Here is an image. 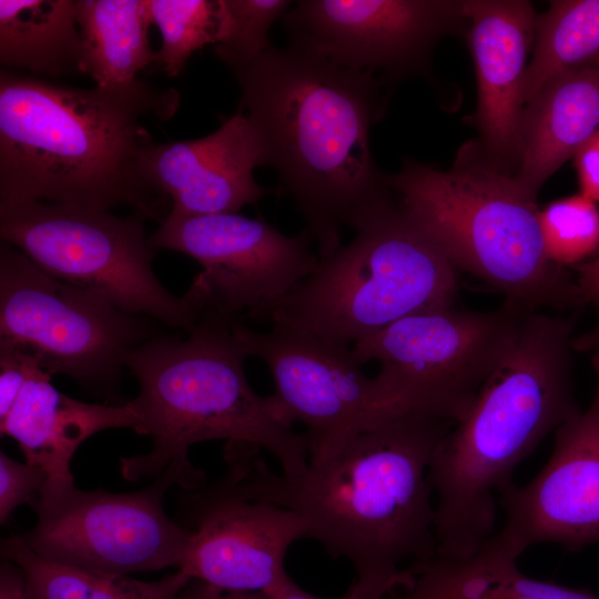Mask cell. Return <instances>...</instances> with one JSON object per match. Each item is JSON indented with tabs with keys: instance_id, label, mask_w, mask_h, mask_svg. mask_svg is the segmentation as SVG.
<instances>
[{
	"instance_id": "1",
	"label": "cell",
	"mask_w": 599,
	"mask_h": 599,
	"mask_svg": "<svg viewBox=\"0 0 599 599\" xmlns=\"http://www.w3.org/2000/svg\"><path fill=\"white\" fill-rule=\"evenodd\" d=\"M454 425L406 413L293 476L271 471L253 445L226 443L223 455L250 496L295 512L307 526V538L354 566L348 592L356 599H383L409 585L402 568L406 560L436 556L427 471Z\"/></svg>"
},
{
	"instance_id": "2",
	"label": "cell",
	"mask_w": 599,
	"mask_h": 599,
	"mask_svg": "<svg viewBox=\"0 0 599 599\" xmlns=\"http://www.w3.org/2000/svg\"><path fill=\"white\" fill-rule=\"evenodd\" d=\"M233 74L266 165L294 200L319 258L331 255L344 224L356 229L393 201L369 144L385 110L384 81L292 43L271 45Z\"/></svg>"
},
{
	"instance_id": "3",
	"label": "cell",
	"mask_w": 599,
	"mask_h": 599,
	"mask_svg": "<svg viewBox=\"0 0 599 599\" xmlns=\"http://www.w3.org/2000/svg\"><path fill=\"white\" fill-rule=\"evenodd\" d=\"M179 101L177 91L142 80L83 89L2 69L0 204L129 205L159 217L165 196L144 173L154 141L142 120L170 119Z\"/></svg>"
},
{
	"instance_id": "4",
	"label": "cell",
	"mask_w": 599,
	"mask_h": 599,
	"mask_svg": "<svg viewBox=\"0 0 599 599\" xmlns=\"http://www.w3.org/2000/svg\"><path fill=\"white\" fill-rule=\"evenodd\" d=\"M576 316L529 308L465 417L437 445L427 471L437 494L436 556L476 554L495 535L496 493L581 412L572 380Z\"/></svg>"
},
{
	"instance_id": "5",
	"label": "cell",
	"mask_w": 599,
	"mask_h": 599,
	"mask_svg": "<svg viewBox=\"0 0 599 599\" xmlns=\"http://www.w3.org/2000/svg\"><path fill=\"white\" fill-rule=\"evenodd\" d=\"M233 326L200 318L185 338L154 336L128 353L125 367L139 383L138 396L128 400L134 430L149 436L152 448L121 458L125 479L156 478L172 463L191 465V446L219 439L266 449L287 476L306 468L305 435L294 432L271 395L250 386L247 355Z\"/></svg>"
},
{
	"instance_id": "6",
	"label": "cell",
	"mask_w": 599,
	"mask_h": 599,
	"mask_svg": "<svg viewBox=\"0 0 599 599\" xmlns=\"http://www.w3.org/2000/svg\"><path fill=\"white\" fill-rule=\"evenodd\" d=\"M386 182L457 270L537 309L585 303L577 281L546 256L536 195L479 142L461 145L449 170L406 160Z\"/></svg>"
},
{
	"instance_id": "7",
	"label": "cell",
	"mask_w": 599,
	"mask_h": 599,
	"mask_svg": "<svg viewBox=\"0 0 599 599\" xmlns=\"http://www.w3.org/2000/svg\"><path fill=\"white\" fill-rule=\"evenodd\" d=\"M355 230L351 243L319 258L271 321L348 345L409 315L454 306L457 268L398 203Z\"/></svg>"
},
{
	"instance_id": "8",
	"label": "cell",
	"mask_w": 599,
	"mask_h": 599,
	"mask_svg": "<svg viewBox=\"0 0 599 599\" xmlns=\"http://www.w3.org/2000/svg\"><path fill=\"white\" fill-rule=\"evenodd\" d=\"M145 219L40 201L7 203L0 204V236L50 275L98 292L126 313L187 331L197 309L156 277Z\"/></svg>"
},
{
	"instance_id": "9",
	"label": "cell",
	"mask_w": 599,
	"mask_h": 599,
	"mask_svg": "<svg viewBox=\"0 0 599 599\" xmlns=\"http://www.w3.org/2000/svg\"><path fill=\"white\" fill-rule=\"evenodd\" d=\"M151 332L142 315L50 275L1 243L0 342L22 347L50 375L112 397L128 353L154 337Z\"/></svg>"
},
{
	"instance_id": "10",
	"label": "cell",
	"mask_w": 599,
	"mask_h": 599,
	"mask_svg": "<svg viewBox=\"0 0 599 599\" xmlns=\"http://www.w3.org/2000/svg\"><path fill=\"white\" fill-rule=\"evenodd\" d=\"M173 485L203 487L205 474L172 463L149 487L123 494L48 478L33 508L37 522L20 537L38 555L79 568L119 575L179 568L192 532L164 510Z\"/></svg>"
},
{
	"instance_id": "11",
	"label": "cell",
	"mask_w": 599,
	"mask_h": 599,
	"mask_svg": "<svg viewBox=\"0 0 599 599\" xmlns=\"http://www.w3.org/2000/svg\"><path fill=\"white\" fill-rule=\"evenodd\" d=\"M530 307L507 300L497 309L454 306L413 314L358 341L353 352L363 365L380 364L375 380L404 414L458 423L499 361Z\"/></svg>"
},
{
	"instance_id": "12",
	"label": "cell",
	"mask_w": 599,
	"mask_h": 599,
	"mask_svg": "<svg viewBox=\"0 0 599 599\" xmlns=\"http://www.w3.org/2000/svg\"><path fill=\"white\" fill-rule=\"evenodd\" d=\"M312 235L277 231L238 213L166 215L150 235L156 248L181 252L203 271L185 293L199 318L231 325L268 316L319 264ZM197 318V319H199Z\"/></svg>"
},
{
	"instance_id": "13",
	"label": "cell",
	"mask_w": 599,
	"mask_h": 599,
	"mask_svg": "<svg viewBox=\"0 0 599 599\" xmlns=\"http://www.w3.org/2000/svg\"><path fill=\"white\" fill-rule=\"evenodd\" d=\"M233 333L247 356L267 365L282 417L305 427L308 463L329 458L361 433L404 414L364 374L348 345L278 321L266 332L235 324Z\"/></svg>"
},
{
	"instance_id": "14",
	"label": "cell",
	"mask_w": 599,
	"mask_h": 599,
	"mask_svg": "<svg viewBox=\"0 0 599 599\" xmlns=\"http://www.w3.org/2000/svg\"><path fill=\"white\" fill-rule=\"evenodd\" d=\"M179 499L180 524L192 537L177 570L224 590H268L287 576L290 547L307 538L302 518L250 496L227 467Z\"/></svg>"
},
{
	"instance_id": "15",
	"label": "cell",
	"mask_w": 599,
	"mask_h": 599,
	"mask_svg": "<svg viewBox=\"0 0 599 599\" xmlns=\"http://www.w3.org/2000/svg\"><path fill=\"white\" fill-rule=\"evenodd\" d=\"M283 17L292 44L346 69L399 77L465 17L461 1L301 0Z\"/></svg>"
},
{
	"instance_id": "16",
	"label": "cell",
	"mask_w": 599,
	"mask_h": 599,
	"mask_svg": "<svg viewBox=\"0 0 599 599\" xmlns=\"http://www.w3.org/2000/svg\"><path fill=\"white\" fill-rule=\"evenodd\" d=\"M592 352L591 404L555 430L550 458L527 485L499 493L506 521L494 538L519 556L536 544L577 551L599 542V347Z\"/></svg>"
},
{
	"instance_id": "17",
	"label": "cell",
	"mask_w": 599,
	"mask_h": 599,
	"mask_svg": "<svg viewBox=\"0 0 599 599\" xmlns=\"http://www.w3.org/2000/svg\"><path fill=\"white\" fill-rule=\"evenodd\" d=\"M260 135L242 110L213 133L194 140L154 142L143 160L152 186L172 202L169 215L237 213L273 192L253 172L266 165Z\"/></svg>"
},
{
	"instance_id": "18",
	"label": "cell",
	"mask_w": 599,
	"mask_h": 599,
	"mask_svg": "<svg viewBox=\"0 0 599 599\" xmlns=\"http://www.w3.org/2000/svg\"><path fill=\"white\" fill-rule=\"evenodd\" d=\"M461 10L470 22L479 143L494 163L511 172L512 164L519 166L526 59L538 16L521 0H467Z\"/></svg>"
},
{
	"instance_id": "19",
	"label": "cell",
	"mask_w": 599,
	"mask_h": 599,
	"mask_svg": "<svg viewBox=\"0 0 599 599\" xmlns=\"http://www.w3.org/2000/svg\"><path fill=\"white\" fill-rule=\"evenodd\" d=\"M135 424L128 402L103 405L71 398L51 384L49 373L37 367L0 430L18 441L26 461L45 470L50 480L71 481V460L84 440L110 428L134 430Z\"/></svg>"
},
{
	"instance_id": "20",
	"label": "cell",
	"mask_w": 599,
	"mask_h": 599,
	"mask_svg": "<svg viewBox=\"0 0 599 599\" xmlns=\"http://www.w3.org/2000/svg\"><path fill=\"white\" fill-rule=\"evenodd\" d=\"M599 130V67L567 72L524 108L519 183L537 196L541 185Z\"/></svg>"
},
{
	"instance_id": "21",
	"label": "cell",
	"mask_w": 599,
	"mask_h": 599,
	"mask_svg": "<svg viewBox=\"0 0 599 599\" xmlns=\"http://www.w3.org/2000/svg\"><path fill=\"white\" fill-rule=\"evenodd\" d=\"M518 557L491 537L465 559L434 556L415 561L406 568L409 585L395 599H599L587 589L525 575Z\"/></svg>"
},
{
	"instance_id": "22",
	"label": "cell",
	"mask_w": 599,
	"mask_h": 599,
	"mask_svg": "<svg viewBox=\"0 0 599 599\" xmlns=\"http://www.w3.org/2000/svg\"><path fill=\"white\" fill-rule=\"evenodd\" d=\"M77 0H0V62L50 77L81 71Z\"/></svg>"
},
{
	"instance_id": "23",
	"label": "cell",
	"mask_w": 599,
	"mask_h": 599,
	"mask_svg": "<svg viewBox=\"0 0 599 599\" xmlns=\"http://www.w3.org/2000/svg\"><path fill=\"white\" fill-rule=\"evenodd\" d=\"M81 34V71L99 87L134 82L156 62L150 44L148 0H77Z\"/></svg>"
},
{
	"instance_id": "24",
	"label": "cell",
	"mask_w": 599,
	"mask_h": 599,
	"mask_svg": "<svg viewBox=\"0 0 599 599\" xmlns=\"http://www.w3.org/2000/svg\"><path fill=\"white\" fill-rule=\"evenodd\" d=\"M1 558L22 571L26 599H177L191 580L181 570L143 581L60 564L34 552L20 535L2 539Z\"/></svg>"
},
{
	"instance_id": "25",
	"label": "cell",
	"mask_w": 599,
	"mask_h": 599,
	"mask_svg": "<svg viewBox=\"0 0 599 599\" xmlns=\"http://www.w3.org/2000/svg\"><path fill=\"white\" fill-rule=\"evenodd\" d=\"M598 67L599 0L552 1L537 17L532 59L524 78V104L559 75Z\"/></svg>"
},
{
	"instance_id": "26",
	"label": "cell",
	"mask_w": 599,
	"mask_h": 599,
	"mask_svg": "<svg viewBox=\"0 0 599 599\" xmlns=\"http://www.w3.org/2000/svg\"><path fill=\"white\" fill-rule=\"evenodd\" d=\"M152 24L161 33L156 62L176 77L192 53L222 42L230 28L225 0H148Z\"/></svg>"
},
{
	"instance_id": "27",
	"label": "cell",
	"mask_w": 599,
	"mask_h": 599,
	"mask_svg": "<svg viewBox=\"0 0 599 599\" xmlns=\"http://www.w3.org/2000/svg\"><path fill=\"white\" fill-rule=\"evenodd\" d=\"M539 225L546 256L559 267L592 258L599 251V209L581 193L539 211Z\"/></svg>"
},
{
	"instance_id": "28",
	"label": "cell",
	"mask_w": 599,
	"mask_h": 599,
	"mask_svg": "<svg viewBox=\"0 0 599 599\" xmlns=\"http://www.w3.org/2000/svg\"><path fill=\"white\" fill-rule=\"evenodd\" d=\"M230 28L226 38L214 45L216 57L235 73L254 62L272 44L268 32L285 16L288 0H225Z\"/></svg>"
},
{
	"instance_id": "29",
	"label": "cell",
	"mask_w": 599,
	"mask_h": 599,
	"mask_svg": "<svg viewBox=\"0 0 599 599\" xmlns=\"http://www.w3.org/2000/svg\"><path fill=\"white\" fill-rule=\"evenodd\" d=\"M49 475L40 467L24 464L0 453V522L3 525L21 505L38 502Z\"/></svg>"
},
{
	"instance_id": "30",
	"label": "cell",
	"mask_w": 599,
	"mask_h": 599,
	"mask_svg": "<svg viewBox=\"0 0 599 599\" xmlns=\"http://www.w3.org/2000/svg\"><path fill=\"white\" fill-rule=\"evenodd\" d=\"M37 367H40L37 359L26 349L0 342V423L10 414Z\"/></svg>"
},
{
	"instance_id": "31",
	"label": "cell",
	"mask_w": 599,
	"mask_h": 599,
	"mask_svg": "<svg viewBox=\"0 0 599 599\" xmlns=\"http://www.w3.org/2000/svg\"><path fill=\"white\" fill-rule=\"evenodd\" d=\"M575 163L580 193L599 202V130L576 152Z\"/></svg>"
},
{
	"instance_id": "32",
	"label": "cell",
	"mask_w": 599,
	"mask_h": 599,
	"mask_svg": "<svg viewBox=\"0 0 599 599\" xmlns=\"http://www.w3.org/2000/svg\"><path fill=\"white\" fill-rule=\"evenodd\" d=\"M177 599H271L264 591L224 590L206 582L191 579Z\"/></svg>"
},
{
	"instance_id": "33",
	"label": "cell",
	"mask_w": 599,
	"mask_h": 599,
	"mask_svg": "<svg viewBox=\"0 0 599 599\" xmlns=\"http://www.w3.org/2000/svg\"><path fill=\"white\" fill-rule=\"evenodd\" d=\"M0 599H26L23 573L16 564L7 560L0 568Z\"/></svg>"
},
{
	"instance_id": "34",
	"label": "cell",
	"mask_w": 599,
	"mask_h": 599,
	"mask_svg": "<svg viewBox=\"0 0 599 599\" xmlns=\"http://www.w3.org/2000/svg\"><path fill=\"white\" fill-rule=\"evenodd\" d=\"M577 283L585 303L599 301V251L589 262L579 266Z\"/></svg>"
},
{
	"instance_id": "35",
	"label": "cell",
	"mask_w": 599,
	"mask_h": 599,
	"mask_svg": "<svg viewBox=\"0 0 599 599\" xmlns=\"http://www.w3.org/2000/svg\"><path fill=\"white\" fill-rule=\"evenodd\" d=\"M266 592L271 599H323L302 589L288 575ZM338 599H356L351 592Z\"/></svg>"
},
{
	"instance_id": "36",
	"label": "cell",
	"mask_w": 599,
	"mask_h": 599,
	"mask_svg": "<svg viewBox=\"0 0 599 599\" xmlns=\"http://www.w3.org/2000/svg\"><path fill=\"white\" fill-rule=\"evenodd\" d=\"M596 304L599 314V301ZM573 347L579 351H593L599 347V317L597 325L590 332L579 337H575Z\"/></svg>"
}]
</instances>
